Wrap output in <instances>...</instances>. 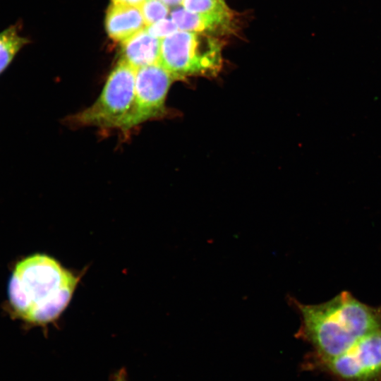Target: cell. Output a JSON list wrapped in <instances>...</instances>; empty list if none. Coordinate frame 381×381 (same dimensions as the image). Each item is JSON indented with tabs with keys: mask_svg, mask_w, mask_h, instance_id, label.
I'll return each mask as SVG.
<instances>
[{
	"mask_svg": "<svg viewBox=\"0 0 381 381\" xmlns=\"http://www.w3.org/2000/svg\"><path fill=\"white\" fill-rule=\"evenodd\" d=\"M186 10L199 13H231L224 0H183Z\"/></svg>",
	"mask_w": 381,
	"mask_h": 381,
	"instance_id": "obj_11",
	"label": "cell"
},
{
	"mask_svg": "<svg viewBox=\"0 0 381 381\" xmlns=\"http://www.w3.org/2000/svg\"><path fill=\"white\" fill-rule=\"evenodd\" d=\"M144 1L145 0H112L113 2L131 5L137 7H140Z\"/></svg>",
	"mask_w": 381,
	"mask_h": 381,
	"instance_id": "obj_15",
	"label": "cell"
},
{
	"mask_svg": "<svg viewBox=\"0 0 381 381\" xmlns=\"http://www.w3.org/2000/svg\"><path fill=\"white\" fill-rule=\"evenodd\" d=\"M289 300L301 317L297 337L312 345L315 362L341 354L381 329V306L365 304L347 291L320 304Z\"/></svg>",
	"mask_w": 381,
	"mask_h": 381,
	"instance_id": "obj_1",
	"label": "cell"
},
{
	"mask_svg": "<svg viewBox=\"0 0 381 381\" xmlns=\"http://www.w3.org/2000/svg\"><path fill=\"white\" fill-rule=\"evenodd\" d=\"M111 381H128L127 373L124 368H121L112 377Z\"/></svg>",
	"mask_w": 381,
	"mask_h": 381,
	"instance_id": "obj_14",
	"label": "cell"
},
{
	"mask_svg": "<svg viewBox=\"0 0 381 381\" xmlns=\"http://www.w3.org/2000/svg\"><path fill=\"white\" fill-rule=\"evenodd\" d=\"M79 279L49 255L28 256L16 265L9 279L10 308L22 321L46 326L66 308Z\"/></svg>",
	"mask_w": 381,
	"mask_h": 381,
	"instance_id": "obj_2",
	"label": "cell"
},
{
	"mask_svg": "<svg viewBox=\"0 0 381 381\" xmlns=\"http://www.w3.org/2000/svg\"><path fill=\"white\" fill-rule=\"evenodd\" d=\"M159 64L176 80L212 77L222 68V44L212 35L178 30L161 40Z\"/></svg>",
	"mask_w": 381,
	"mask_h": 381,
	"instance_id": "obj_3",
	"label": "cell"
},
{
	"mask_svg": "<svg viewBox=\"0 0 381 381\" xmlns=\"http://www.w3.org/2000/svg\"><path fill=\"white\" fill-rule=\"evenodd\" d=\"M168 6H177L181 5L183 0H162Z\"/></svg>",
	"mask_w": 381,
	"mask_h": 381,
	"instance_id": "obj_16",
	"label": "cell"
},
{
	"mask_svg": "<svg viewBox=\"0 0 381 381\" xmlns=\"http://www.w3.org/2000/svg\"><path fill=\"white\" fill-rule=\"evenodd\" d=\"M315 363L337 381H381V329L341 354Z\"/></svg>",
	"mask_w": 381,
	"mask_h": 381,
	"instance_id": "obj_6",
	"label": "cell"
},
{
	"mask_svg": "<svg viewBox=\"0 0 381 381\" xmlns=\"http://www.w3.org/2000/svg\"><path fill=\"white\" fill-rule=\"evenodd\" d=\"M161 40L145 29L122 43L121 58L135 69L159 64Z\"/></svg>",
	"mask_w": 381,
	"mask_h": 381,
	"instance_id": "obj_9",
	"label": "cell"
},
{
	"mask_svg": "<svg viewBox=\"0 0 381 381\" xmlns=\"http://www.w3.org/2000/svg\"><path fill=\"white\" fill-rule=\"evenodd\" d=\"M171 16L179 30L185 31L212 36L227 32L231 28V13H199L176 8L171 11Z\"/></svg>",
	"mask_w": 381,
	"mask_h": 381,
	"instance_id": "obj_8",
	"label": "cell"
},
{
	"mask_svg": "<svg viewBox=\"0 0 381 381\" xmlns=\"http://www.w3.org/2000/svg\"><path fill=\"white\" fill-rule=\"evenodd\" d=\"M20 24L13 25L0 32V74L11 64L16 54L29 40L20 32Z\"/></svg>",
	"mask_w": 381,
	"mask_h": 381,
	"instance_id": "obj_10",
	"label": "cell"
},
{
	"mask_svg": "<svg viewBox=\"0 0 381 381\" xmlns=\"http://www.w3.org/2000/svg\"><path fill=\"white\" fill-rule=\"evenodd\" d=\"M136 70L120 59L109 75L97 99L69 119L75 126L120 129L134 97Z\"/></svg>",
	"mask_w": 381,
	"mask_h": 381,
	"instance_id": "obj_4",
	"label": "cell"
},
{
	"mask_svg": "<svg viewBox=\"0 0 381 381\" xmlns=\"http://www.w3.org/2000/svg\"><path fill=\"white\" fill-rule=\"evenodd\" d=\"M140 8L147 26L166 18L169 11L162 0H145Z\"/></svg>",
	"mask_w": 381,
	"mask_h": 381,
	"instance_id": "obj_12",
	"label": "cell"
},
{
	"mask_svg": "<svg viewBox=\"0 0 381 381\" xmlns=\"http://www.w3.org/2000/svg\"><path fill=\"white\" fill-rule=\"evenodd\" d=\"M175 80L159 64L137 69L133 104L120 130L127 133L143 123L167 116V94Z\"/></svg>",
	"mask_w": 381,
	"mask_h": 381,
	"instance_id": "obj_5",
	"label": "cell"
},
{
	"mask_svg": "<svg viewBox=\"0 0 381 381\" xmlns=\"http://www.w3.org/2000/svg\"><path fill=\"white\" fill-rule=\"evenodd\" d=\"M146 27L140 7L112 1L107 10L106 31L116 42L123 43Z\"/></svg>",
	"mask_w": 381,
	"mask_h": 381,
	"instance_id": "obj_7",
	"label": "cell"
},
{
	"mask_svg": "<svg viewBox=\"0 0 381 381\" xmlns=\"http://www.w3.org/2000/svg\"><path fill=\"white\" fill-rule=\"evenodd\" d=\"M145 30L152 36L162 40L173 34L179 28L171 18L169 19L166 18L147 25Z\"/></svg>",
	"mask_w": 381,
	"mask_h": 381,
	"instance_id": "obj_13",
	"label": "cell"
}]
</instances>
